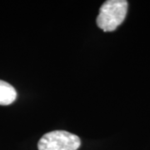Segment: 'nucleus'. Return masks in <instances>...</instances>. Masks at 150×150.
I'll return each instance as SVG.
<instances>
[{"label":"nucleus","mask_w":150,"mask_h":150,"mask_svg":"<svg viewBox=\"0 0 150 150\" xmlns=\"http://www.w3.org/2000/svg\"><path fill=\"white\" fill-rule=\"evenodd\" d=\"M128 2L125 0H108L100 8L97 18L98 26L105 32L115 30L125 19Z\"/></svg>","instance_id":"obj_1"},{"label":"nucleus","mask_w":150,"mask_h":150,"mask_svg":"<svg viewBox=\"0 0 150 150\" xmlns=\"http://www.w3.org/2000/svg\"><path fill=\"white\" fill-rule=\"evenodd\" d=\"M80 139L63 130L44 134L38 142V150H77L80 147Z\"/></svg>","instance_id":"obj_2"},{"label":"nucleus","mask_w":150,"mask_h":150,"mask_svg":"<svg viewBox=\"0 0 150 150\" xmlns=\"http://www.w3.org/2000/svg\"><path fill=\"white\" fill-rule=\"evenodd\" d=\"M16 98L15 88L7 82L0 80V105H9L15 101Z\"/></svg>","instance_id":"obj_3"}]
</instances>
